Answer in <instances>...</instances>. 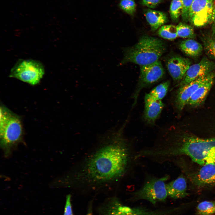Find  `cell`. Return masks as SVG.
<instances>
[{"label":"cell","mask_w":215,"mask_h":215,"mask_svg":"<svg viewBox=\"0 0 215 215\" xmlns=\"http://www.w3.org/2000/svg\"><path fill=\"white\" fill-rule=\"evenodd\" d=\"M122 131L100 142L61 179L60 184L94 188L119 182L136 160L132 145Z\"/></svg>","instance_id":"cell-1"},{"label":"cell","mask_w":215,"mask_h":215,"mask_svg":"<svg viewBox=\"0 0 215 215\" xmlns=\"http://www.w3.org/2000/svg\"><path fill=\"white\" fill-rule=\"evenodd\" d=\"M178 139L168 134L163 140L157 152L162 162L171 161L178 156L186 155L202 166L215 165V138L202 139L183 136Z\"/></svg>","instance_id":"cell-2"},{"label":"cell","mask_w":215,"mask_h":215,"mask_svg":"<svg viewBox=\"0 0 215 215\" xmlns=\"http://www.w3.org/2000/svg\"><path fill=\"white\" fill-rule=\"evenodd\" d=\"M165 49V43L160 39L143 36L135 45L125 50L120 64L132 62L141 66L152 63L159 60Z\"/></svg>","instance_id":"cell-3"},{"label":"cell","mask_w":215,"mask_h":215,"mask_svg":"<svg viewBox=\"0 0 215 215\" xmlns=\"http://www.w3.org/2000/svg\"><path fill=\"white\" fill-rule=\"evenodd\" d=\"M0 145L6 156L22 140L23 130L19 116L7 108H0Z\"/></svg>","instance_id":"cell-4"},{"label":"cell","mask_w":215,"mask_h":215,"mask_svg":"<svg viewBox=\"0 0 215 215\" xmlns=\"http://www.w3.org/2000/svg\"><path fill=\"white\" fill-rule=\"evenodd\" d=\"M170 178L168 175L158 178L153 176H147L143 186L131 193L133 200L144 199L153 204L165 202L168 195L166 182Z\"/></svg>","instance_id":"cell-5"},{"label":"cell","mask_w":215,"mask_h":215,"mask_svg":"<svg viewBox=\"0 0 215 215\" xmlns=\"http://www.w3.org/2000/svg\"><path fill=\"white\" fill-rule=\"evenodd\" d=\"M44 72L43 64L39 61L21 59L11 69L9 77L34 85L39 83Z\"/></svg>","instance_id":"cell-6"},{"label":"cell","mask_w":215,"mask_h":215,"mask_svg":"<svg viewBox=\"0 0 215 215\" xmlns=\"http://www.w3.org/2000/svg\"><path fill=\"white\" fill-rule=\"evenodd\" d=\"M214 7V0H194L190 9L188 21L196 27L212 23Z\"/></svg>","instance_id":"cell-7"},{"label":"cell","mask_w":215,"mask_h":215,"mask_svg":"<svg viewBox=\"0 0 215 215\" xmlns=\"http://www.w3.org/2000/svg\"><path fill=\"white\" fill-rule=\"evenodd\" d=\"M138 83L133 95L134 106L140 91L145 87L153 83L161 78L164 74L163 67L158 60L152 63L141 66Z\"/></svg>","instance_id":"cell-8"},{"label":"cell","mask_w":215,"mask_h":215,"mask_svg":"<svg viewBox=\"0 0 215 215\" xmlns=\"http://www.w3.org/2000/svg\"><path fill=\"white\" fill-rule=\"evenodd\" d=\"M175 209L151 210L139 207L130 208L115 200L107 208L104 215H171Z\"/></svg>","instance_id":"cell-9"},{"label":"cell","mask_w":215,"mask_h":215,"mask_svg":"<svg viewBox=\"0 0 215 215\" xmlns=\"http://www.w3.org/2000/svg\"><path fill=\"white\" fill-rule=\"evenodd\" d=\"M215 77V74L212 72L199 78L189 83L179 86L176 95L175 104L176 108L182 110L193 94L202 85L211 78Z\"/></svg>","instance_id":"cell-10"},{"label":"cell","mask_w":215,"mask_h":215,"mask_svg":"<svg viewBox=\"0 0 215 215\" xmlns=\"http://www.w3.org/2000/svg\"><path fill=\"white\" fill-rule=\"evenodd\" d=\"M215 69L214 63L206 58H203L199 63L190 66L178 85H186L212 72Z\"/></svg>","instance_id":"cell-11"},{"label":"cell","mask_w":215,"mask_h":215,"mask_svg":"<svg viewBox=\"0 0 215 215\" xmlns=\"http://www.w3.org/2000/svg\"><path fill=\"white\" fill-rule=\"evenodd\" d=\"M191 181L200 188L215 185V165H206L202 166L192 175Z\"/></svg>","instance_id":"cell-12"},{"label":"cell","mask_w":215,"mask_h":215,"mask_svg":"<svg viewBox=\"0 0 215 215\" xmlns=\"http://www.w3.org/2000/svg\"><path fill=\"white\" fill-rule=\"evenodd\" d=\"M188 59L179 56L171 58L167 63L168 71L174 81H180L191 65Z\"/></svg>","instance_id":"cell-13"},{"label":"cell","mask_w":215,"mask_h":215,"mask_svg":"<svg viewBox=\"0 0 215 215\" xmlns=\"http://www.w3.org/2000/svg\"><path fill=\"white\" fill-rule=\"evenodd\" d=\"M164 105L162 100L152 97L148 93L145 97L144 118L148 123L153 124L161 113Z\"/></svg>","instance_id":"cell-14"},{"label":"cell","mask_w":215,"mask_h":215,"mask_svg":"<svg viewBox=\"0 0 215 215\" xmlns=\"http://www.w3.org/2000/svg\"><path fill=\"white\" fill-rule=\"evenodd\" d=\"M166 187L168 196L173 199L182 198L188 194L187 192V180L182 174L166 183Z\"/></svg>","instance_id":"cell-15"},{"label":"cell","mask_w":215,"mask_h":215,"mask_svg":"<svg viewBox=\"0 0 215 215\" xmlns=\"http://www.w3.org/2000/svg\"><path fill=\"white\" fill-rule=\"evenodd\" d=\"M215 77L211 78L200 86L191 97L187 105L197 106L202 103L212 87Z\"/></svg>","instance_id":"cell-16"},{"label":"cell","mask_w":215,"mask_h":215,"mask_svg":"<svg viewBox=\"0 0 215 215\" xmlns=\"http://www.w3.org/2000/svg\"><path fill=\"white\" fill-rule=\"evenodd\" d=\"M144 15L153 31L156 30L163 25L168 20L166 14L164 12L151 9L146 10Z\"/></svg>","instance_id":"cell-17"},{"label":"cell","mask_w":215,"mask_h":215,"mask_svg":"<svg viewBox=\"0 0 215 215\" xmlns=\"http://www.w3.org/2000/svg\"><path fill=\"white\" fill-rule=\"evenodd\" d=\"M179 47L181 50L186 55L192 57L199 56L203 50L202 45L192 39L183 40L180 44Z\"/></svg>","instance_id":"cell-18"},{"label":"cell","mask_w":215,"mask_h":215,"mask_svg":"<svg viewBox=\"0 0 215 215\" xmlns=\"http://www.w3.org/2000/svg\"><path fill=\"white\" fill-rule=\"evenodd\" d=\"M198 215H212L215 214V201H204L198 204L196 208Z\"/></svg>","instance_id":"cell-19"},{"label":"cell","mask_w":215,"mask_h":215,"mask_svg":"<svg viewBox=\"0 0 215 215\" xmlns=\"http://www.w3.org/2000/svg\"><path fill=\"white\" fill-rule=\"evenodd\" d=\"M158 34L165 39H174L178 36L176 26L171 24L163 25L159 28Z\"/></svg>","instance_id":"cell-20"},{"label":"cell","mask_w":215,"mask_h":215,"mask_svg":"<svg viewBox=\"0 0 215 215\" xmlns=\"http://www.w3.org/2000/svg\"><path fill=\"white\" fill-rule=\"evenodd\" d=\"M169 85V81L163 82L153 88L148 94L156 99L162 100L166 95Z\"/></svg>","instance_id":"cell-21"},{"label":"cell","mask_w":215,"mask_h":215,"mask_svg":"<svg viewBox=\"0 0 215 215\" xmlns=\"http://www.w3.org/2000/svg\"><path fill=\"white\" fill-rule=\"evenodd\" d=\"M178 36L182 38L192 39L195 34L193 28L187 24L180 23L176 26Z\"/></svg>","instance_id":"cell-22"},{"label":"cell","mask_w":215,"mask_h":215,"mask_svg":"<svg viewBox=\"0 0 215 215\" xmlns=\"http://www.w3.org/2000/svg\"><path fill=\"white\" fill-rule=\"evenodd\" d=\"M182 6L181 0H172L170 7L169 13L172 20L177 21L182 15Z\"/></svg>","instance_id":"cell-23"},{"label":"cell","mask_w":215,"mask_h":215,"mask_svg":"<svg viewBox=\"0 0 215 215\" xmlns=\"http://www.w3.org/2000/svg\"><path fill=\"white\" fill-rule=\"evenodd\" d=\"M119 6L125 12L132 16L136 10V4L133 0H120Z\"/></svg>","instance_id":"cell-24"},{"label":"cell","mask_w":215,"mask_h":215,"mask_svg":"<svg viewBox=\"0 0 215 215\" xmlns=\"http://www.w3.org/2000/svg\"><path fill=\"white\" fill-rule=\"evenodd\" d=\"M182 6L181 15L183 21L187 22L189 20L190 9L194 0H181Z\"/></svg>","instance_id":"cell-25"},{"label":"cell","mask_w":215,"mask_h":215,"mask_svg":"<svg viewBox=\"0 0 215 215\" xmlns=\"http://www.w3.org/2000/svg\"><path fill=\"white\" fill-rule=\"evenodd\" d=\"M204 47L207 53L215 59V39L207 38L204 43Z\"/></svg>","instance_id":"cell-26"},{"label":"cell","mask_w":215,"mask_h":215,"mask_svg":"<svg viewBox=\"0 0 215 215\" xmlns=\"http://www.w3.org/2000/svg\"><path fill=\"white\" fill-rule=\"evenodd\" d=\"M71 196H67L64 215H73L71 204Z\"/></svg>","instance_id":"cell-27"},{"label":"cell","mask_w":215,"mask_h":215,"mask_svg":"<svg viewBox=\"0 0 215 215\" xmlns=\"http://www.w3.org/2000/svg\"><path fill=\"white\" fill-rule=\"evenodd\" d=\"M162 0H142V4L150 8L156 7L161 1Z\"/></svg>","instance_id":"cell-28"},{"label":"cell","mask_w":215,"mask_h":215,"mask_svg":"<svg viewBox=\"0 0 215 215\" xmlns=\"http://www.w3.org/2000/svg\"><path fill=\"white\" fill-rule=\"evenodd\" d=\"M214 10L213 11V14L212 16V21L214 22L215 21V0H214Z\"/></svg>","instance_id":"cell-29"},{"label":"cell","mask_w":215,"mask_h":215,"mask_svg":"<svg viewBox=\"0 0 215 215\" xmlns=\"http://www.w3.org/2000/svg\"><path fill=\"white\" fill-rule=\"evenodd\" d=\"M212 32L213 35L215 36V21L213 22L212 27Z\"/></svg>","instance_id":"cell-30"}]
</instances>
